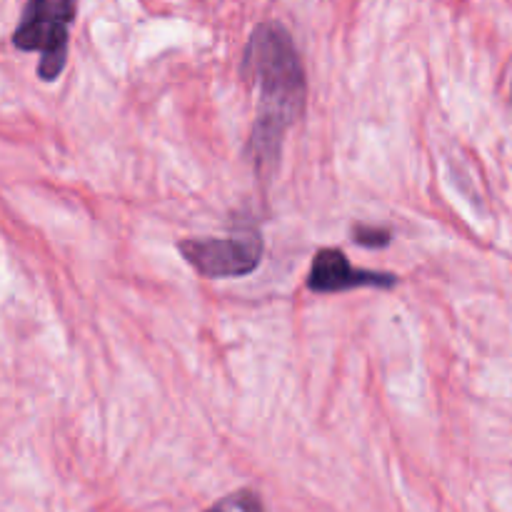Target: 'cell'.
I'll list each match as a JSON object with an SVG mask.
<instances>
[{
    "instance_id": "obj_2",
    "label": "cell",
    "mask_w": 512,
    "mask_h": 512,
    "mask_svg": "<svg viewBox=\"0 0 512 512\" xmlns=\"http://www.w3.org/2000/svg\"><path fill=\"white\" fill-rule=\"evenodd\" d=\"M78 13V0H28L13 33V45L25 53H40V80L60 78L68 63L70 25Z\"/></svg>"
},
{
    "instance_id": "obj_5",
    "label": "cell",
    "mask_w": 512,
    "mask_h": 512,
    "mask_svg": "<svg viewBox=\"0 0 512 512\" xmlns=\"http://www.w3.org/2000/svg\"><path fill=\"white\" fill-rule=\"evenodd\" d=\"M230 508H238L243 512H265L263 503H260L258 493H253V490H240V493L230 495V498L220 500L218 505H213L208 512H228Z\"/></svg>"
},
{
    "instance_id": "obj_3",
    "label": "cell",
    "mask_w": 512,
    "mask_h": 512,
    "mask_svg": "<svg viewBox=\"0 0 512 512\" xmlns=\"http://www.w3.org/2000/svg\"><path fill=\"white\" fill-rule=\"evenodd\" d=\"M178 250L203 278H245L255 273L263 260V235L250 228L230 238L180 240Z\"/></svg>"
},
{
    "instance_id": "obj_4",
    "label": "cell",
    "mask_w": 512,
    "mask_h": 512,
    "mask_svg": "<svg viewBox=\"0 0 512 512\" xmlns=\"http://www.w3.org/2000/svg\"><path fill=\"white\" fill-rule=\"evenodd\" d=\"M305 285H308V290H313L318 295L345 293V290L358 288L390 290L398 285V275L380 273V270L353 268L343 250L323 248L315 253L313 263H310Z\"/></svg>"
},
{
    "instance_id": "obj_1",
    "label": "cell",
    "mask_w": 512,
    "mask_h": 512,
    "mask_svg": "<svg viewBox=\"0 0 512 512\" xmlns=\"http://www.w3.org/2000/svg\"><path fill=\"white\" fill-rule=\"evenodd\" d=\"M240 73L258 90V118L248 155L258 173L268 175L278 165L285 135L300 120L308 98L303 60L290 30L280 23H260L245 45Z\"/></svg>"
},
{
    "instance_id": "obj_6",
    "label": "cell",
    "mask_w": 512,
    "mask_h": 512,
    "mask_svg": "<svg viewBox=\"0 0 512 512\" xmlns=\"http://www.w3.org/2000/svg\"><path fill=\"white\" fill-rule=\"evenodd\" d=\"M353 240L363 248H385L393 240V233L388 228H375V225H353Z\"/></svg>"
}]
</instances>
